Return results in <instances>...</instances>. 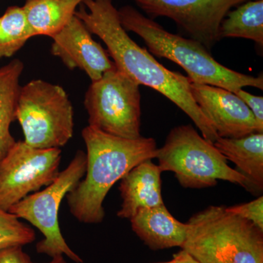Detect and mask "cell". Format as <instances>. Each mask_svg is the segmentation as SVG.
Instances as JSON below:
<instances>
[{
    "label": "cell",
    "instance_id": "6da1fadb",
    "mask_svg": "<svg viewBox=\"0 0 263 263\" xmlns=\"http://www.w3.org/2000/svg\"><path fill=\"white\" fill-rule=\"evenodd\" d=\"M75 15L106 45L118 70L169 99L193 120L206 141L215 142L219 136L194 100L191 81L180 72L165 68L128 35L112 0H84Z\"/></svg>",
    "mask_w": 263,
    "mask_h": 263
},
{
    "label": "cell",
    "instance_id": "7a4b0ae2",
    "mask_svg": "<svg viewBox=\"0 0 263 263\" xmlns=\"http://www.w3.org/2000/svg\"><path fill=\"white\" fill-rule=\"evenodd\" d=\"M86 144L85 179L67 195L71 214L85 224H98L105 217L103 202L112 186L133 167L156 158L154 138L127 139L87 126L82 130Z\"/></svg>",
    "mask_w": 263,
    "mask_h": 263
},
{
    "label": "cell",
    "instance_id": "3957f363",
    "mask_svg": "<svg viewBox=\"0 0 263 263\" xmlns=\"http://www.w3.org/2000/svg\"><path fill=\"white\" fill-rule=\"evenodd\" d=\"M118 11L126 31L139 35L152 54L181 66L192 83L217 86L233 93L246 86L263 89L262 75L254 77L224 67L201 43L167 32L133 7L126 5Z\"/></svg>",
    "mask_w": 263,
    "mask_h": 263
},
{
    "label": "cell",
    "instance_id": "277c9868",
    "mask_svg": "<svg viewBox=\"0 0 263 263\" xmlns=\"http://www.w3.org/2000/svg\"><path fill=\"white\" fill-rule=\"evenodd\" d=\"M187 223L181 249L199 263H263V231L226 206L211 205Z\"/></svg>",
    "mask_w": 263,
    "mask_h": 263
},
{
    "label": "cell",
    "instance_id": "5b68a950",
    "mask_svg": "<svg viewBox=\"0 0 263 263\" xmlns=\"http://www.w3.org/2000/svg\"><path fill=\"white\" fill-rule=\"evenodd\" d=\"M156 158L161 171L174 173L183 187H212L222 180L255 193L249 180L230 167L226 157L191 124L171 129Z\"/></svg>",
    "mask_w": 263,
    "mask_h": 263
},
{
    "label": "cell",
    "instance_id": "8992f818",
    "mask_svg": "<svg viewBox=\"0 0 263 263\" xmlns=\"http://www.w3.org/2000/svg\"><path fill=\"white\" fill-rule=\"evenodd\" d=\"M16 119L24 141L33 148H60L73 136V108L68 95L62 86L46 81H30L21 87Z\"/></svg>",
    "mask_w": 263,
    "mask_h": 263
},
{
    "label": "cell",
    "instance_id": "52a82bcc",
    "mask_svg": "<svg viewBox=\"0 0 263 263\" xmlns=\"http://www.w3.org/2000/svg\"><path fill=\"white\" fill-rule=\"evenodd\" d=\"M86 163V154L78 151L69 165L53 182L42 191L24 197L8 211L18 219L30 222L44 235L36 246L38 253L47 254L52 258L65 254L76 263L84 262L66 243L60 230L58 216L64 197L77 186L85 176Z\"/></svg>",
    "mask_w": 263,
    "mask_h": 263
},
{
    "label": "cell",
    "instance_id": "ba28073f",
    "mask_svg": "<svg viewBox=\"0 0 263 263\" xmlns=\"http://www.w3.org/2000/svg\"><path fill=\"white\" fill-rule=\"evenodd\" d=\"M140 85L117 67L92 81L84 97L89 126L111 136H141Z\"/></svg>",
    "mask_w": 263,
    "mask_h": 263
},
{
    "label": "cell",
    "instance_id": "9c48e42d",
    "mask_svg": "<svg viewBox=\"0 0 263 263\" xmlns=\"http://www.w3.org/2000/svg\"><path fill=\"white\" fill-rule=\"evenodd\" d=\"M60 148H33L16 141L0 161V209L10 208L30 194L47 186L60 174Z\"/></svg>",
    "mask_w": 263,
    "mask_h": 263
},
{
    "label": "cell",
    "instance_id": "30bf717a",
    "mask_svg": "<svg viewBox=\"0 0 263 263\" xmlns=\"http://www.w3.org/2000/svg\"><path fill=\"white\" fill-rule=\"evenodd\" d=\"M147 14L172 19L191 39L211 52L220 41L219 28L232 8L249 0H134Z\"/></svg>",
    "mask_w": 263,
    "mask_h": 263
},
{
    "label": "cell",
    "instance_id": "8fae6325",
    "mask_svg": "<svg viewBox=\"0 0 263 263\" xmlns=\"http://www.w3.org/2000/svg\"><path fill=\"white\" fill-rule=\"evenodd\" d=\"M192 96L220 138L263 133L247 104L235 93L206 84H190Z\"/></svg>",
    "mask_w": 263,
    "mask_h": 263
},
{
    "label": "cell",
    "instance_id": "7c38bea8",
    "mask_svg": "<svg viewBox=\"0 0 263 263\" xmlns=\"http://www.w3.org/2000/svg\"><path fill=\"white\" fill-rule=\"evenodd\" d=\"M51 38L52 54L59 57L70 70L84 71L91 82L116 67L108 52L93 39L91 33L76 15Z\"/></svg>",
    "mask_w": 263,
    "mask_h": 263
},
{
    "label": "cell",
    "instance_id": "4fadbf2b",
    "mask_svg": "<svg viewBox=\"0 0 263 263\" xmlns=\"http://www.w3.org/2000/svg\"><path fill=\"white\" fill-rule=\"evenodd\" d=\"M162 171L152 160L143 161L121 179L119 191L122 208L117 216L131 219L141 209L164 205L162 195Z\"/></svg>",
    "mask_w": 263,
    "mask_h": 263
},
{
    "label": "cell",
    "instance_id": "5bb4252c",
    "mask_svg": "<svg viewBox=\"0 0 263 263\" xmlns=\"http://www.w3.org/2000/svg\"><path fill=\"white\" fill-rule=\"evenodd\" d=\"M129 220L133 231L153 250L181 248L187 237L188 223L177 220L164 204L141 209Z\"/></svg>",
    "mask_w": 263,
    "mask_h": 263
},
{
    "label": "cell",
    "instance_id": "9a60e30c",
    "mask_svg": "<svg viewBox=\"0 0 263 263\" xmlns=\"http://www.w3.org/2000/svg\"><path fill=\"white\" fill-rule=\"evenodd\" d=\"M214 146L236 165L255 193L263 190V133H255L239 138H219Z\"/></svg>",
    "mask_w": 263,
    "mask_h": 263
},
{
    "label": "cell",
    "instance_id": "2e32d148",
    "mask_svg": "<svg viewBox=\"0 0 263 263\" xmlns=\"http://www.w3.org/2000/svg\"><path fill=\"white\" fill-rule=\"evenodd\" d=\"M21 60H12L0 67V161L15 143L10 133V124L16 120L21 86L20 78L24 70Z\"/></svg>",
    "mask_w": 263,
    "mask_h": 263
},
{
    "label": "cell",
    "instance_id": "e0dca14e",
    "mask_svg": "<svg viewBox=\"0 0 263 263\" xmlns=\"http://www.w3.org/2000/svg\"><path fill=\"white\" fill-rule=\"evenodd\" d=\"M84 0H26L22 7L34 36L51 37L75 15Z\"/></svg>",
    "mask_w": 263,
    "mask_h": 263
},
{
    "label": "cell",
    "instance_id": "ac0fdd59",
    "mask_svg": "<svg viewBox=\"0 0 263 263\" xmlns=\"http://www.w3.org/2000/svg\"><path fill=\"white\" fill-rule=\"evenodd\" d=\"M219 28L220 38L241 37L263 46V0H249L228 13Z\"/></svg>",
    "mask_w": 263,
    "mask_h": 263
},
{
    "label": "cell",
    "instance_id": "d6986e66",
    "mask_svg": "<svg viewBox=\"0 0 263 263\" xmlns=\"http://www.w3.org/2000/svg\"><path fill=\"white\" fill-rule=\"evenodd\" d=\"M32 37L23 8L9 7L0 17V60L13 57Z\"/></svg>",
    "mask_w": 263,
    "mask_h": 263
},
{
    "label": "cell",
    "instance_id": "ffe728a7",
    "mask_svg": "<svg viewBox=\"0 0 263 263\" xmlns=\"http://www.w3.org/2000/svg\"><path fill=\"white\" fill-rule=\"evenodd\" d=\"M34 239V230L21 222L13 214L0 209V249L12 246L23 247Z\"/></svg>",
    "mask_w": 263,
    "mask_h": 263
},
{
    "label": "cell",
    "instance_id": "44dd1931",
    "mask_svg": "<svg viewBox=\"0 0 263 263\" xmlns=\"http://www.w3.org/2000/svg\"><path fill=\"white\" fill-rule=\"evenodd\" d=\"M227 211L250 221L263 231V197L240 205L226 207Z\"/></svg>",
    "mask_w": 263,
    "mask_h": 263
},
{
    "label": "cell",
    "instance_id": "7402d4cb",
    "mask_svg": "<svg viewBox=\"0 0 263 263\" xmlns=\"http://www.w3.org/2000/svg\"><path fill=\"white\" fill-rule=\"evenodd\" d=\"M239 97L250 109L253 114L259 129L263 132V98L262 97L254 96L247 92L243 89H239L235 93Z\"/></svg>",
    "mask_w": 263,
    "mask_h": 263
},
{
    "label": "cell",
    "instance_id": "603a6c76",
    "mask_svg": "<svg viewBox=\"0 0 263 263\" xmlns=\"http://www.w3.org/2000/svg\"><path fill=\"white\" fill-rule=\"evenodd\" d=\"M22 246H12L0 249V263H33Z\"/></svg>",
    "mask_w": 263,
    "mask_h": 263
},
{
    "label": "cell",
    "instance_id": "cb8c5ba5",
    "mask_svg": "<svg viewBox=\"0 0 263 263\" xmlns=\"http://www.w3.org/2000/svg\"><path fill=\"white\" fill-rule=\"evenodd\" d=\"M172 263H199L191 254L181 249L178 253L175 254L174 258L171 259Z\"/></svg>",
    "mask_w": 263,
    "mask_h": 263
},
{
    "label": "cell",
    "instance_id": "d4e9b609",
    "mask_svg": "<svg viewBox=\"0 0 263 263\" xmlns=\"http://www.w3.org/2000/svg\"><path fill=\"white\" fill-rule=\"evenodd\" d=\"M34 263V262H33ZM48 263H67L64 259L63 255H59L57 257H53L52 260L50 262Z\"/></svg>",
    "mask_w": 263,
    "mask_h": 263
},
{
    "label": "cell",
    "instance_id": "484cf974",
    "mask_svg": "<svg viewBox=\"0 0 263 263\" xmlns=\"http://www.w3.org/2000/svg\"><path fill=\"white\" fill-rule=\"evenodd\" d=\"M157 263H172V262H171V261H168V262H157Z\"/></svg>",
    "mask_w": 263,
    "mask_h": 263
}]
</instances>
